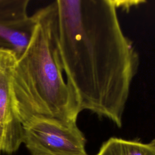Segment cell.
I'll use <instances>...</instances> for the list:
<instances>
[{
	"label": "cell",
	"mask_w": 155,
	"mask_h": 155,
	"mask_svg": "<svg viewBox=\"0 0 155 155\" xmlns=\"http://www.w3.org/2000/svg\"><path fill=\"white\" fill-rule=\"evenodd\" d=\"M56 50L80 111L121 127L139 65L113 0H57L50 4Z\"/></svg>",
	"instance_id": "6da1fadb"
},
{
	"label": "cell",
	"mask_w": 155,
	"mask_h": 155,
	"mask_svg": "<svg viewBox=\"0 0 155 155\" xmlns=\"http://www.w3.org/2000/svg\"><path fill=\"white\" fill-rule=\"evenodd\" d=\"M34 15L36 23L30 41L11 71L14 112L23 127L42 119L76 122L81 111L56 50L50 4Z\"/></svg>",
	"instance_id": "7a4b0ae2"
},
{
	"label": "cell",
	"mask_w": 155,
	"mask_h": 155,
	"mask_svg": "<svg viewBox=\"0 0 155 155\" xmlns=\"http://www.w3.org/2000/svg\"><path fill=\"white\" fill-rule=\"evenodd\" d=\"M23 143L31 155H88L76 122L42 119L23 127Z\"/></svg>",
	"instance_id": "3957f363"
},
{
	"label": "cell",
	"mask_w": 155,
	"mask_h": 155,
	"mask_svg": "<svg viewBox=\"0 0 155 155\" xmlns=\"http://www.w3.org/2000/svg\"><path fill=\"white\" fill-rule=\"evenodd\" d=\"M16 58L12 50L0 49V151L8 154L23 143V126L14 112L10 90L11 71Z\"/></svg>",
	"instance_id": "277c9868"
},
{
	"label": "cell",
	"mask_w": 155,
	"mask_h": 155,
	"mask_svg": "<svg viewBox=\"0 0 155 155\" xmlns=\"http://www.w3.org/2000/svg\"><path fill=\"white\" fill-rule=\"evenodd\" d=\"M36 23L33 14L22 22L0 24V49L12 50L17 58L19 56L28 45Z\"/></svg>",
	"instance_id": "5b68a950"
},
{
	"label": "cell",
	"mask_w": 155,
	"mask_h": 155,
	"mask_svg": "<svg viewBox=\"0 0 155 155\" xmlns=\"http://www.w3.org/2000/svg\"><path fill=\"white\" fill-rule=\"evenodd\" d=\"M96 155H155V147L151 143L111 137Z\"/></svg>",
	"instance_id": "8992f818"
},
{
	"label": "cell",
	"mask_w": 155,
	"mask_h": 155,
	"mask_svg": "<svg viewBox=\"0 0 155 155\" xmlns=\"http://www.w3.org/2000/svg\"><path fill=\"white\" fill-rule=\"evenodd\" d=\"M29 2V0H0V24H15L28 19Z\"/></svg>",
	"instance_id": "52a82bcc"
},
{
	"label": "cell",
	"mask_w": 155,
	"mask_h": 155,
	"mask_svg": "<svg viewBox=\"0 0 155 155\" xmlns=\"http://www.w3.org/2000/svg\"><path fill=\"white\" fill-rule=\"evenodd\" d=\"M151 144H153L154 147H155V139H153L151 142H150Z\"/></svg>",
	"instance_id": "ba28073f"
},
{
	"label": "cell",
	"mask_w": 155,
	"mask_h": 155,
	"mask_svg": "<svg viewBox=\"0 0 155 155\" xmlns=\"http://www.w3.org/2000/svg\"></svg>",
	"instance_id": "9c48e42d"
}]
</instances>
